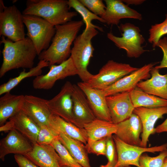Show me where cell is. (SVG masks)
<instances>
[{"instance_id": "cell-1", "label": "cell", "mask_w": 167, "mask_h": 167, "mask_svg": "<svg viewBox=\"0 0 167 167\" xmlns=\"http://www.w3.org/2000/svg\"><path fill=\"white\" fill-rule=\"evenodd\" d=\"M84 24L83 20H71L55 26V33L52 43L38 55V59L47 62L49 66L67 60L71 54V46Z\"/></svg>"}, {"instance_id": "cell-2", "label": "cell", "mask_w": 167, "mask_h": 167, "mask_svg": "<svg viewBox=\"0 0 167 167\" xmlns=\"http://www.w3.org/2000/svg\"><path fill=\"white\" fill-rule=\"evenodd\" d=\"M0 43L4 46L2 52L3 62L0 69V78L13 69L20 68L30 69L33 67L35 58L38 54L28 37L14 42L2 36Z\"/></svg>"}, {"instance_id": "cell-3", "label": "cell", "mask_w": 167, "mask_h": 167, "mask_svg": "<svg viewBox=\"0 0 167 167\" xmlns=\"http://www.w3.org/2000/svg\"><path fill=\"white\" fill-rule=\"evenodd\" d=\"M69 10L67 0H28L22 14L39 16L56 26L70 21L77 15V12Z\"/></svg>"}, {"instance_id": "cell-4", "label": "cell", "mask_w": 167, "mask_h": 167, "mask_svg": "<svg viewBox=\"0 0 167 167\" xmlns=\"http://www.w3.org/2000/svg\"><path fill=\"white\" fill-rule=\"evenodd\" d=\"M96 29L103 31L102 28L93 24L86 27L76 37L71 50L70 57L78 71V75L84 82L88 83L93 75L87 68L94 50L92 40L98 33Z\"/></svg>"}, {"instance_id": "cell-5", "label": "cell", "mask_w": 167, "mask_h": 167, "mask_svg": "<svg viewBox=\"0 0 167 167\" xmlns=\"http://www.w3.org/2000/svg\"><path fill=\"white\" fill-rule=\"evenodd\" d=\"M23 18L27 30L26 35L32 41L38 55L50 46L55 33V26L37 16L23 14Z\"/></svg>"}, {"instance_id": "cell-6", "label": "cell", "mask_w": 167, "mask_h": 167, "mask_svg": "<svg viewBox=\"0 0 167 167\" xmlns=\"http://www.w3.org/2000/svg\"><path fill=\"white\" fill-rule=\"evenodd\" d=\"M119 28L122 32V37L116 36L111 32L107 34V37L118 48L124 49L128 57L137 58L148 51L142 46L145 41L138 27L126 23L121 24Z\"/></svg>"}, {"instance_id": "cell-7", "label": "cell", "mask_w": 167, "mask_h": 167, "mask_svg": "<svg viewBox=\"0 0 167 167\" xmlns=\"http://www.w3.org/2000/svg\"><path fill=\"white\" fill-rule=\"evenodd\" d=\"M23 14L14 5L6 6L0 0V36L16 41L24 39Z\"/></svg>"}, {"instance_id": "cell-8", "label": "cell", "mask_w": 167, "mask_h": 167, "mask_svg": "<svg viewBox=\"0 0 167 167\" xmlns=\"http://www.w3.org/2000/svg\"><path fill=\"white\" fill-rule=\"evenodd\" d=\"M139 68L128 64L109 60L97 74L92 75L88 83L93 88L104 89Z\"/></svg>"}, {"instance_id": "cell-9", "label": "cell", "mask_w": 167, "mask_h": 167, "mask_svg": "<svg viewBox=\"0 0 167 167\" xmlns=\"http://www.w3.org/2000/svg\"><path fill=\"white\" fill-rule=\"evenodd\" d=\"M112 137L117 153V161L114 167L130 165L139 167V158L144 152L154 153L167 149V143L158 146L144 148L126 143L115 135Z\"/></svg>"}, {"instance_id": "cell-10", "label": "cell", "mask_w": 167, "mask_h": 167, "mask_svg": "<svg viewBox=\"0 0 167 167\" xmlns=\"http://www.w3.org/2000/svg\"><path fill=\"white\" fill-rule=\"evenodd\" d=\"M49 71L46 74L38 76L32 82L33 87L36 89H51L58 80L78 75V72L70 57L67 60L58 65L50 66Z\"/></svg>"}, {"instance_id": "cell-11", "label": "cell", "mask_w": 167, "mask_h": 167, "mask_svg": "<svg viewBox=\"0 0 167 167\" xmlns=\"http://www.w3.org/2000/svg\"><path fill=\"white\" fill-rule=\"evenodd\" d=\"M73 85L66 81L56 96L47 100V104L52 114L75 125L72 113Z\"/></svg>"}, {"instance_id": "cell-12", "label": "cell", "mask_w": 167, "mask_h": 167, "mask_svg": "<svg viewBox=\"0 0 167 167\" xmlns=\"http://www.w3.org/2000/svg\"><path fill=\"white\" fill-rule=\"evenodd\" d=\"M156 63L145 65L138 69L118 80L113 84L102 89L106 96L125 92H130L143 80L150 77V71Z\"/></svg>"}, {"instance_id": "cell-13", "label": "cell", "mask_w": 167, "mask_h": 167, "mask_svg": "<svg viewBox=\"0 0 167 167\" xmlns=\"http://www.w3.org/2000/svg\"><path fill=\"white\" fill-rule=\"evenodd\" d=\"M13 129L19 132L32 144L36 143L40 126L21 110L0 127L1 132H7Z\"/></svg>"}, {"instance_id": "cell-14", "label": "cell", "mask_w": 167, "mask_h": 167, "mask_svg": "<svg viewBox=\"0 0 167 167\" xmlns=\"http://www.w3.org/2000/svg\"><path fill=\"white\" fill-rule=\"evenodd\" d=\"M106 101L112 122L117 124L128 118L135 107L129 92L117 93L106 96Z\"/></svg>"}, {"instance_id": "cell-15", "label": "cell", "mask_w": 167, "mask_h": 167, "mask_svg": "<svg viewBox=\"0 0 167 167\" xmlns=\"http://www.w3.org/2000/svg\"><path fill=\"white\" fill-rule=\"evenodd\" d=\"M47 100L32 95H24L21 110L40 126H49L52 114L47 104Z\"/></svg>"}, {"instance_id": "cell-16", "label": "cell", "mask_w": 167, "mask_h": 167, "mask_svg": "<svg viewBox=\"0 0 167 167\" xmlns=\"http://www.w3.org/2000/svg\"><path fill=\"white\" fill-rule=\"evenodd\" d=\"M72 113L75 125L83 128L84 124L96 118L84 93L77 85L73 84Z\"/></svg>"}, {"instance_id": "cell-17", "label": "cell", "mask_w": 167, "mask_h": 167, "mask_svg": "<svg viewBox=\"0 0 167 167\" xmlns=\"http://www.w3.org/2000/svg\"><path fill=\"white\" fill-rule=\"evenodd\" d=\"M133 113L139 117L142 125L140 146L147 147L150 136L155 133L156 122L167 114V106L153 108L138 107L135 108Z\"/></svg>"}, {"instance_id": "cell-18", "label": "cell", "mask_w": 167, "mask_h": 167, "mask_svg": "<svg viewBox=\"0 0 167 167\" xmlns=\"http://www.w3.org/2000/svg\"><path fill=\"white\" fill-rule=\"evenodd\" d=\"M33 148V144L18 131L12 130L0 142V159L4 161L10 154L24 155Z\"/></svg>"}, {"instance_id": "cell-19", "label": "cell", "mask_w": 167, "mask_h": 167, "mask_svg": "<svg viewBox=\"0 0 167 167\" xmlns=\"http://www.w3.org/2000/svg\"><path fill=\"white\" fill-rule=\"evenodd\" d=\"M77 85L85 95L96 118L112 122L106 96L102 90L93 88L88 83L82 81Z\"/></svg>"}, {"instance_id": "cell-20", "label": "cell", "mask_w": 167, "mask_h": 167, "mask_svg": "<svg viewBox=\"0 0 167 167\" xmlns=\"http://www.w3.org/2000/svg\"><path fill=\"white\" fill-rule=\"evenodd\" d=\"M106 8L101 17L107 24L118 25L121 19L130 18L141 20L142 15L121 0H105Z\"/></svg>"}, {"instance_id": "cell-21", "label": "cell", "mask_w": 167, "mask_h": 167, "mask_svg": "<svg viewBox=\"0 0 167 167\" xmlns=\"http://www.w3.org/2000/svg\"><path fill=\"white\" fill-rule=\"evenodd\" d=\"M24 156L38 167H62L61 159L51 145L33 144L32 149Z\"/></svg>"}, {"instance_id": "cell-22", "label": "cell", "mask_w": 167, "mask_h": 167, "mask_svg": "<svg viewBox=\"0 0 167 167\" xmlns=\"http://www.w3.org/2000/svg\"><path fill=\"white\" fill-rule=\"evenodd\" d=\"M115 134L122 141L129 144L140 146L139 136L143 127L139 117L134 113L128 118L117 124Z\"/></svg>"}, {"instance_id": "cell-23", "label": "cell", "mask_w": 167, "mask_h": 167, "mask_svg": "<svg viewBox=\"0 0 167 167\" xmlns=\"http://www.w3.org/2000/svg\"><path fill=\"white\" fill-rule=\"evenodd\" d=\"M151 78L138 83L137 87L144 92L167 100V74H160L159 69L153 67Z\"/></svg>"}, {"instance_id": "cell-24", "label": "cell", "mask_w": 167, "mask_h": 167, "mask_svg": "<svg viewBox=\"0 0 167 167\" xmlns=\"http://www.w3.org/2000/svg\"><path fill=\"white\" fill-rule=\"evenodd\" d=\"M49 125L59 134H64L80 141L85 145L87 143L88 137L84 128L79 127L58 116L52 114L50 118Z\"/></svg>"}, {"instance_id": "cell-25", "label": "cell", "mask_w": 167, "mask_h": 167, "mask_svg": "<svg viewBox=\"0 0 167 167\" xmlns=\"http://www.w3.org/2000/svg\"><path fill=\"white\" fill-rule=\"evenodd\" d=\"M83 128L86 131L88 137L87 144H89L111 136L113 134H115L117 130V125L112 122L96 118L89 123L84 124Z\"/></svg>"}, {"instance_id": "cell-26", "label": "cell", "mask_w": 167, "mask_h": 167, "mask_svg": "<svg viewBox=\"0 0 167 167\" xmlns=\"http://www.w3.org/2000/svg\"><path fill=\"white\" fill-rule=\"evenodd\" d=\"M24 95L7 92L0 98V126L21 110Z\"/></svg>"}, {"instance_id": "cell-27", "label": "cell", "mask_w": 167, "mask_h": 167, "mask_svg": "<svg viewBox=\"0 0 167 167\" xmlns=\"http://www.w3.org/2000/svg\"><path fill=\"white\" fill-rule=\"evenodd\" d=\"M59 139L75 161L82 167H91L85 145L82 142L62 133Z\"/></svg>"}, {"instance_id": "cell-28", "label": "cell", "mask_w": 167, "mask_h": 167, "mask_svg": "<svg viewBox=\"0 0 167 167\" xmlns=\"http://www.w3.org/2000/svg\"><path fill=\"white\" fill-rule=\"evenodd\" d=\"M134 107L149 108L167 106V100L148 94L137 87L129 92Z\"/></svg>"}, {"instance_id": "cell-29", "label": "cell", "mask_w": 167, "mask_h": 167, "mask_svg": "<svg viewBox=\"0 0 167 167\" xmlns=\"http://www.w3.org/2000/svg\"><path fill=\"white\" fill-rule=\"evenodd\" d=\"M49 66V63L43 60L39 61L37 65L26 72L24 69L18 76L10 79L6 82L0 86V95H2L10 91L16 86L23 80L27 78L36 76L41 75L42 69Z\"/></svg>"}, {"instance_id": "cell-30", "label": "cell", "mask_w": 167, "mask_h": 167, "mask_svg": "<svg viewBox=\"0 0 167 167\" xmlns=\"http://www.w3.org/2000/svg\"><path fill=\"white\" fill-rule=\"evenodd\" d=\"M68 5L69 8H73L79 13L83 18V20L85 24L86 27H87L93 24L92 20H97L101 22L105 23L104 20L101 17L96 15L91 12L78 0H69Z\"/></svg>"}, {"instance_id": "cell-31", "label": "cell", "mask_w": 167, "mask_h": 167, "mask_svg": "<svg viewBox=\"0 0 167 167\" xmlns=\"http://www.w3.org/2000/svg\"><path fill=\"white\" fill-rule=\"evenodd\" d=\"M50 145L58 154L61 159L62 166L82 167L75 161L67 148L61 143L59 137L55 139Z\"/></svg>"}, {"instance_id": "cell-32", "label": "cell", "mask_w": 167, "mask_h": 167, "mask_svg": "<svg viewBox=\"0 0 167 167\" xmlns=\"http://www.w3.org/2000/svg\"><path fill=\"white\" fill-rule=\"evenodd\" d=\"M148 40L153 48L157 46L159 41L164 35L167 34V14L165 20L162 23L152 25L149 30Z\"/></svg>"}, {"instance_id": "cell-33", "label": "cell", "mask_w": 167, "mask_h": 167, "mask_svg": "<svg viewBox=\"0 0 167 167\" xmlns=\"http://www.w3.org/2000/svg\"><path fill=\"white\" fill-rule=\"evenodd\" d=\"M167 156V149L155 157H151L147 154H143L139 158V167H163Z\"/></svg>"}, {"instance_id": "cell-34", "label": "cell", "mask_w": 167, "mask_h": 167, "mask_svg": "<svg viewBox=\"0 0 167 167\" xmlns=\"http://www.w3.org/2000/svg\"><path fill=\"white\" fill-rule=\"evenodd\" d=\"M59 136V134L50 126H41L36 143L41 145H50Z\"/></svg>"}, {"instance_id": "cell-35", "label": "cell", "mask_w": 167, "mask_h": 167, "mask_svg": "<svg viewBox=\"0 0 167 167\" xmlns=\"http://www.w3.org/2000/svg\"><path fill=\"white\" fill-rule=\"evenodd\" d=\"M86 7L101 18L105 14L106 6L101 0H79Z\"/></svg>"}, {"instance_id": "cell-36", "label": "cell", "mask_w": 167, "mask_h": 167, "mask_svg": "<svg viewBox=\"0 0 167 167\" xmlns=\"http://www.w3.org/2000/svg\"><path fill=\"white\" fill-rule=\"evenodd\" d=\"M107 137L87 144L85 147L88 153L95 154L97 156H105Z\"/></svg>"}, {"instance_id": "cell-37", "label": "cell", "mask_w": 167, "mask_h": 167, "mask_svg": "<svg viewBox=\"0 0 167 167\" xmlns=\"http://www.w3.org/2000/svg\"><path fill=\"white\" fill-rule=\"evenodd\" d=\"M115 146L112 135L107 138L105 156L108 162L107 163L113 167L116 165L117 161V156H116Z\"/></svg>"}, {"instance_id": "cell-38", "label": "cell", "mask_w": 167, "mask_h": 167, "mask_svg": "<svg viewBox=\"0 0 167 167\" xmlns=\"http://www.w3.org/2000/svg\"><path fill=\"white\" fill-rule=\"evenodd\" d=\"M157 46L161 49L163 53V57L160 64L154 67L157 69L167 68V37H164L159 41Z\"/></svg>"}, {"instance_id": "cell-39", "label": "cell", "mask_w": 167, "mask_h": 167, "mask_svg": "<svg viewBox=\"0 0 167 167\" xmlns=\"http://www.w3.org/2000/svg\"><path fill=\"white\" fill-rule=\"evenodd\" d=\"M14 156L18 167H38L23 155L15 154Z\"/></svg>"}, {"instance_id": "cell-40", "label": "cell", "mask_w": 167, "mask_h": 167, "mask_svg": "<svg viewBox=\"0 0 167 167\" xmlns=\"http://www.w3.org/2000/svg\"><path fill=\"white\" fill-rule=\"evenodd\" d=\"M155 133H158L167 132V118L155 128Z\"/></svg>"}, {"instance_id": "cell-41", "label": "cell", "mask_w": 167, "mask_h": 167, "mask_svg": "<svg viewBox=\"0 0 167 167\" xmlns=\"http://www.w3.org/2000/svg\"><path fill=\"white\" fill-rule=\"evenodd\" d=\"M123 2L128 6L129 5H139L142 4L145 0H123Z\"/></svg>"}, {"instance_id": "cell-42", "label": "cell", "mask_w": 167, "mask_h": 167, "mask_svg": "<svg viewBox=\"0 0 167 167\" xmlns=\"http://www.w3.org/2000/svg\"><path fill=\"white\" fill-rule=\"evenodd\" d=\"M163 167H167V156L166 157L164 160Z\"/></svg>"}, {"instance_id": "cell-43", "label": "cell", "mask_w": 167, "mask_h": 167, "mask_svg": "<svg viewBox=\"0 0 167 167\" xmlns=\"http://www.w3.org/2000/svg\"><path fill=\"white\" fill-rule=\"evenodd\" d=\"M100 167H113L107 163L105 165H100Z\"/></svg>"}, {"instance_id": "cell-44", "label": "cell", "mask_w": 167, "mask_h": 167, "mask_svg": "<svg viewBox=\"0 0 167 167\" xmlns=\"http://www.w3.org/2000/svg\"><path fill=\"white\" fill-rule=\"evenodd\" d=\"M119 167H131L130 165L121 166Z\"/></svg>"}, {"instance_id": "cell-45", "label": "cell", "mask_w": 167, "mask_h": 167, "mask_svg": "<svg viewBox=\"0 0 167 167\" xmlns=\"http://www.w3.org/2000/svg\"><path fill=\"white\" fill-rule=\"evenodd\" d=\"M62 167H69V166H62Z\"/></svg>"}]
</instances>
